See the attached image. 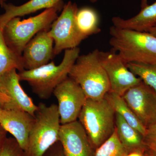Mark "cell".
Instances as JSON below:
<instances>
[{
    "label": "cell",
    "instance_id": "10",
    "mask_svg": "<svg viewBox=\"0 0 156 156\" xmlns=\"http://www.w3.org/2000/svg\"><path fill=\"white\" fill-rule=\"evenodd\" d=\"M17 71L11 69L0 76V102L3 109L23 111L35 117L37 105L23 89Z\"/></svg>",
    "mask_w": 156,
    "mask_h": 156
},
{
    "label": "cell",
    "instance_id": "23",
    "mask_svg": "<svg viewBox=\"0 0 156 156\" xmlns=\"http://www.w3.org/2000/svg\"><path fill=\"white\" fill-rule=\"evenodd\" d=\"M0 156H26V155L15 138L7 137L0 148Z\"/></svg>",
    "mask_w": 156,
    "mask_h": 156
},
{
    "label": "cell",
    "instance_id": "26",
    "mask_svg": "<svg viewBox=\"0 0 156 156\" xmlns=\"http://www.w3.org/2000/svg\"><path fill=\"white\" fill-rule=\"evenodd\" d=\"M8 132L3 128L2 125L0 124V148L2 146L4 141L7 138V134Z\"/></svg>",
    "mask_w": 156,
    "mask_h": 156
},
{
    "label": "cell",
    "instance_id": "29",
    "mask_svg": "<svg viewBox=\"0 0 156 156\" xmlns=\"http://www.w3.org/2000/svg\"><path fill=\"white\" fill-rule=\"evenodd\" d=\"M148 32L150 33L153 35H154V36L156 37V27L151 29L150 30H149Z\"/></svg>",
    "mask_w": 156,
    "mask_h": 156
},
{
    "label": "cell",
    "instance_id": "21",
    "mask_svg": "<svg viewBox=\"0 0 156 156\" xmlns=\"http://www.w3.org/2000/svg\"><path fill=\"white\" fill-rule=\"evenodd\" d=\"M128 69L156 92V63H127Z\"/></svg>",
    "mask_w": 156,
    "mask_h": 156
},
{
    "label": "cell",
    "instance_id": "11",
    "mask_svg": "<svg viewBox=\"0 0 156 156\" xmlns=\"http://www.w3.org/2000/svg\"><path fill=\"white\" fill-rule=\"evenodd\" d=\"M128 106L146 128L156 122V92L143 81L122 95Z\"/></svg>",
    "mask_w": 156,
    "mask_h": 156
},
{
    "label": "cell",
    "instance_id": "17",
    "mask_svg": "<svg viewBox=\"0 0 156 156\" xmlns=\"http://www.w3.org/2000/svg\"><path fill=\"white\" fill-rule=\"evenodd\" d=\"M115 128L120 142L128 153L146 148L142 134L116 112Z\"/></svg>",
    "mask_w": 156,
    "mask_h": 156
},
{
    "label": "cell",
    "instance_id": "13",
    "mask_svg": "<svg viewBox=\"0 0 156 156\" xmlns=\"http://www.w3.org/2000/svg\"><path fill=\"white\" fill-rule=\"evenodd\" d=\"M50 29L41 31L26 45L22 54L25 70L37 68L47 64L54 56V41Z\"/></svg>",
    "mask_w": 156,
    "mask_h": 156
},
{
    "label": "cell",
    "instance_id": "1",
    "mask_svg": "<svg viewBox=\"0 0 156 156\" xmlns=\"http://www.w3.org/2000/svg\"><path fill=\"white\" fill-rule=\"evenodd\" d=\"M80 51L78 47L65 50L63 59L58 65L52 61L34 69L19 72L20 80L28 83L39 98L49 99L56 87L69 76Z\"/></svg>",
    "mask_w": 156,
    "mask_h": 156
},
{
    "label": "cell",
    "instance_id": "5",
    "mask_svg": "<svg viewBox=\"0 0 156 156\" xmlns=\"http://www.w3.org/2000/svg\"><path fill=\"white\" fill-rule=\"evenodd\" d=\"M60 117L58 106L40 102L35 113V122L24 151L26 156H43L59 141Z\"/></svg>",
    "mask_w": 156,
    "mask_h": 156
},
{
    "label": "cell",
    "instance_id": "9",
    "mask_svg": "<svg viewBox=\"0 0 156 156\" xmlns=\"http://www.w3.org/2000/svg\"><path fill=\"white\" fill-rule=\"evenodd\" d=\"M53 94L58 101L61 125L76 121L87 98L80 85L68 76L56 87Z\"/></svg>",
    "mask_w": 156,
    "mask_h": 156
},
{
    "label": "cell",
    "instance_id": "22",
    "mask_svg": "<svg viewBox=\"0 0 156 156\" xmlns=\"http://www.w3.org/2000/svg\"><path fill=\"white\" fill-rule=\"evenodd\" d=\"M127 154L120 142L115 128L111 136L95 150L94 156H125Z\"/></svg>",
    "mask_w": 156,
    "mask_h": 156
},
{
    "label": "cell",
    "instance_id": "24",
    "mask_svg": "<svg viewBox=\"0 0 156 156\" xmlns=\"http://www.w3.org/2000/svg\"><path fill=\"white\" fill-rule=\"evenodd\" d=\"M144 141L147 148L156 151V122L147 128Z\"/></svg>",
    "mask_w": 156,
    "mask_h": 156
},
{
    "label": "cell",
    "instance_id": "31",
    "mask_svg": "<svg viewBox=\"0 0 156 156\" xmlns=\"http://www.w3.org/2000/svg\"><path fill=\"white\" fill-rule=\"evenodd\" d=\"M7 0H0V6L3 8V6L6 3Z\"/></svg>",
    "mask_w": 156,
    "mask_h": 156
},
{
    "label": "cell",
    "instance_id": "33",
    "mask_svg": "<svg viewBox=\"0 0 156 156\" xmlns=\"http://www.w3.org/2000/svg\"><path fill=\"white\" fill-rule=\"evenodd\" d=\"M3 110L2 106V104H1V102H0V113Z\"/></svg>",
    "mask_w": 156,
    "mask_h": 156
},
{
    "label": "cell",
    "instance_id": "20",
    "mask_svg": "<svg viewBox=\"0 0 156 156\" xmlns=\"http://www.w3.org/2000/svg\"><path fill=\"white\" fill-rule=\"evenodd\" d=\"M21 72L24 70L22 55L13 51L6 44L2 30L0 28V76L11 69Z\"/></svg>",
    "mask_w": 156,
    "mask_h": 156
},
{
    "label": "cell",
    "instance_id": "27",
    "mask_svg": "<svg viewBox=\"0 0 156 156\" xmlns=\"http://www.w3.org/2000/svg\"><path fill=\"white\" fill-rule=\"evenodd\" d=\"M147 148L144 149L133 151L128 153L125 156H145V152Z\"/></svg>",
    "mask_w": 156,
    "mask_h": 156
},
{
    "label": "cell",
    "instance_id": "6",
    "mask_svg": "<svg viewBox=\"0 0 156 156\" xmlns=\"http://www.w3.org/2000/svg\"><path fill=\"white\" fill-rule=\"evenodd\" d=\"M99 50L79 56L69 77L80 85L87 98H103L110 90L108 78L101 63Z\"/></svg>",
    "mask_w": 156,
    "mask_h": 156
},
{
    "label": "cell",
    "instance_id": "28",
    "mask_svg": "<svg viewBox=\"0 0 156 156\" xmlns=\"http://www.w3.org/2000/svg\"><path fill=\"white\" fill-rule=\"evenodd\" d=\"M145 156H156V151L151 150L147 148L145 152Z\"/></svg>",
    "mask_w": 156,
    "mask_h": 156
},
{
    "label": "cell",
    "instance_id": "8",
    "mask_svg": "<svg viewBox=\"0 0 156 156\" xmlns=\"http://www.w3.org/2000/svg\"><path fill=\"white\" fill-rule=\"evenodd\" d=\"M99 57L108 78L109 92L122 96L128 89L142 81L128 69L127 63L114 50L99 51Z\"/></svg>",
    "mask_w": 156,
    "mask_h": 156
},
{
    "label": "cell",
    "instance_id": "3",
    "mask_svg": "<svg viewBox=\"0 0 156 156\" xmlns=\"http://www.w3.org/2000/svg\"><path fill=\"white\" fill-rule=\"evenodd\" d=\"M64 3L45 9L41 14L21 20L14 17L6 23L2 34L6 44L15 53L22 55L23 49L31 39L41 31L50 29L58 17V12L63 9Z\"/></svg>",
    "mask_w": 156,
    "mask_h": 156
},
{
    "label": "cell",
    "instance_id": "2",
    "mask_svg": "<svg viewBox=\"0 0 156 156\" xmlns=\"http://www.w3.org/2000/svg\"><path fill=\"white\" fill-rule=\"evenodd\" d=\"M110 45L126 63H156V37L147 32L110 28Z\"/></svg>",
    "mask_w": 156,
    "mask_h": 156
},
{
    "label": "cell",
    "instance_id": "16",
    "mask_svg": "<svg viewBox=\"0 0 156 156\" xmlns=\"http://www.w3.org/2000/svg\"><path fill=\"white\" fill-rule=\"evenodd\" d=\"M63 3L62 0H30L20 5L7 3L3 6L5 12L0 15V28L10 20L20 17L42 10L50 9Z\"/></svg>",
    "mask_w": 156,
    "mask_h": 156
},
{
    "label": "cell",
    "instance_id": "25",
    "mask_svg": "<svg viewBox=\"0 0 156 156\" xmlns=\"http://www.w3.org/2000/svg\"><path fill=\"white\" fill-rule=\"evenodd\" d=\"M43 156H66L59 141L52 146Z\"/></svg>",
    "mask_w": 156,
    "mask_h": 156
},
{
    "label": "cell",
    "instance_id": "12",
    "mask_svg": "<svg viewBox=\"0 0 156 156\" xmlns=\"http://www.w3.org/2000/svg\"><path fill=\"white\" fill-rule=\"evenodd\" d=\"M59 141L66 156H94L93 147L85 129L79 121L61 125Z\"/></svg>",
    "mask_w": 156,
    "mask_h": 156
},
{
    "label": "cell",
    "instance_id": "4",
    "mask_svg": "<svg viewBox=\"0 0 156 156\" xmlns=\"http://www.w3.org/2000/svg\"><path fill=\"white\" fill-rule=\"evenodd\" d=\"M78 119L95 150L111 136L115 129V112L104 97L87 98Z\"/></svg>",
    "mask_w": 156,
    "mask_h": 156
},
{
    "label": "cell",
    "instance_id": "14",
    "mask_svg": "<svg viewBox=\"0 0 156 156\" xmlns=\"http://www.w3.org/2000/svg\"><path fill=\"white\" fill-rule=\"evenodd\" d=\"M34 122L35 117L23 111L3 109L0 113V124L24 151Z\"/></svg>",
    "mask_w": 156,
    "mask_h": 156
},
{
    "label": "cell",
    "instance_id": "18",
    "mask_svg": "<svg viewBox=\"0 0 156 156\" xmlns=\"http://www.w3.org/2000/svg\"><path fill=\"white\" fill-rule=\"evenodd\" d=\"M75 20L78 31L84 39L101 31L98 14L91 7H84L78 9Z\"/></svg>",
    "mask_w": 156,
    "mask_h": 156
},
{
    "label": "cell",
    "instance_id": "15",
    "mask_svg": "<svg viewBox=\"0 0 156 156\" xmlns=\"http://www.w3.org/2000/svg\"><path fill=\"white\" fill-rule=\"evenodd\" d=\"M112 21L113 26L117 28L148 32L151 29L156 27V1L142 8L134 17L127 19L114 17Z\"/></svg>",
    "mask_w": 156,
    "mask_h": 156
},
{
    "label": "cell",
    "instance_id": "30",
    "mask_svg": "<svg viewBox=\"0 0 156 156\" xmlns=\"http://www.w3.org/2000/svg\"><path fill=\"white\" fill-rule=\"evenodd\" d=\"M147 1L148 0H141V5H140L141 9L144 8V7L148 5Z\"/></svg>",
    "mask_w": 156,
    "mask_h": 156
},
{
    "label": "cell",
    "instance_id": "7",
    "mask_svg": "<svg viewBox=\"0 0 156 156\" xmlns=\"http://www.w3.org/2000/svg\"><path fill=\"white\" fill-rule=\"evenodd\" d=\"M78 9L76 3L69 1L51 24L49 32L54 41V56L60 54L62 50L77 48L85 40L79 33L76 25Z\"/></svg>",
    "mask_w": 156,
    "mask_h": 156
},
{
    "label": "cell",
    "instance_id": "32",
    "mask_svg": "<svg viewBox=\"0 0 156 156\" xmlns=\"http://www.w3.org/2000/svg\"><path fill=\"white\" fill-rule=\"evenodd\" d=\"M90 2L92 3H95L97 2L98 0H90Z\"/></svg>",
    "mask_w": 156,
    "mask_h": 156
},
{
    "label": "cell",
    "instance_id": "19",
    "mask_svg": "<svg viewBox=\"0 0 156 156\" xmlns=\"http://www.w3.org/2000/svg\"><path fill=\"white\" fill-rule=\"evenodd\" d=\"M104 98L111 105L116 113L119 114L129 125L145 136L147 128L128 106L122 96L111 92H108Z\"/></svg>",
    "mask_w": 156,
    "mask_h": 156
}]
</instances>
